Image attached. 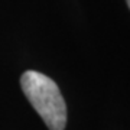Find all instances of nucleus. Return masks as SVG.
<instances>
[{"mask_svg":"<svg viewBox=\"0 0 130 130\" xmlns=\"http://www.w3.org/2000/svg\"><path fill=\"white\" fill-rule=\"evenodd\" d=\"M20 87L48 129H65L67 104L54 79L38 71H26L20 77Z\"/></svg>","mask_w":130,"mask_h":130,"instance_id":"1","label":"nucleus"},{"mask_svg":"<svg viewBox=\"0 0 130 130\" xmlns=\"http://www.w3.org/2000/svg\"><path fill=\"white\" fill-rule=\"evenodd\" d=\"M126 3H127V6H129V9H130V0H126Z\"/></svg>","mask_w":130,"mask_h":130,"instance_id":"2","label":"nucleus"}]
</instances>
